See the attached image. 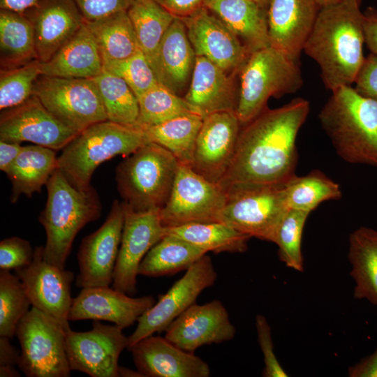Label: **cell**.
Returning <instances> with one entry per match:
<instances>
[{
  "label": "cell",
  "instance_id": "cell-1",
  "mask_svg": "<svg viewBox=\"0 0 377 377\" xmlns=\"http://www.w3.org/2000/svg\"><path fill=\"white\" fill-rule=\"evenodd\" d=\"M309 110V101L297 98L280 108H266L243 125L219 184L283 185L296 175V139Z\"/></svg>",
  "mask_w": 377,
  "mask_h": 377
},
{
  "label": "cell",
  "instance_id": "cell-2",
  "mask_svg": "<svg viewBox=\"0 0 377 377\" xmlns=\"http://www.w3.org/2000/svg\"><path fill=\"white\" fill-rule=\"evenodd\" d=\"M360 0H343L320 8L303 51L319 66L331 91L354 84L364 57Z\"/></svg>",
  "mask_w": 377,
  "mask_h": 377
},
{
  "label": "cell",
  "instance_id": "cell-3",
  "mask_svg": "<svg viewBox=\"0 0 377 377\" xmlns=\"http://www.w3.org/2000/svg\"><path fill=\"white\" fill-rule=\"evenodd\" d=\"M335 151L346 162L377 167V102L345 86L332 95L318 116Z\"/></svg>",
  "mask_w": 377,
  "mask_h": 377
},
{
  "label": "cell",
  "instance_id": "cell-4",
  "mask_svg": "<svg viewBox=\"0 0 377 377\" xmlns=\"http://www.w3.org/2000/svg\"><path fill=\"white\" fill-rule=\"evenodd\" d=\"M45 186L47 201L39 216L46 234L44 255L48 262L65 269L75 237L84 226L100 217L102 206L91 185L76 188L58 168Z\"/></svg>",
  "mask_w": 377,
  "mask_h": 377
},
{
  "label": "cell",
  "instance_id": "cell-5",
  "mask_svg": "<svg viewBox=\"0 0 377 377\" xmlns=\"http://www.w3.org/2000/svg\"><path fill=\"white\" fill-rule=\"evenodd\" d=\"M149 142L144 130L106 120L77 135L57 158V168L78 188L91 186L95 170L117 155L128 156Z\"/></svg>",
  "mask_w": 377,
  "mask_h": 377
},
{
  "label": "cell",
  "instance_id": "cell-6",
  "mask_svg": "<svg viewBox=\"0 0 377 377\" xmlns=\"http://www.w3.org/2000/svg\"><path fill=\"white\" fill-rule=\"evenodd\" d=\"M179 163L158 144L142 145L115 170L122 202L137 212L161 209L170 197Z\"/></svg>",
  "mask_w": 377,
  "mask_h": 377
},
{
  "label": "cell",
  "instance_id": "cell-7",
  "mask_svg": "<svg viewBox=\"0 0 377 377\" xmlns=\"http://www.w3.org/2000/svg\"><path fill=\"white\" fill-rule=\"evenodd\" d=\"M239 75L235 112L242 126L267 108L270 97L295 93L303 84L298 61L272 46L251 54Z\"/></svg>",
  "mask_w": 377,
  "mask_h": 377
},
{
  "label": "cell",
  "instance_id": "cell-8",
  "mask_svg": "<svg viewBox=\"0 0 377 377\" xmlns=\"http://www.w3.org/2000/svg\"><path fill=\"white\" fill-rule=\"evenodd\" d=\"M223 188L226 202L218 221L251 237L272 242L289 209L283 184H232Z\"/></svg>",
  "mask_w": 377,
  "mask_h": 377
},
{
  "label": "cell",
  "instance_id": "cell-9",
  "mask_svg": "<svg viewBox=\"0 0 377 377\" xmlns=\"http://www.w3.org/2000/svg\"><path fill=\"white\" fill-rule=\"evenodd\" d=\"M18 367L27 377H68L66 332L54 320L31 306L18 323Z\"/></svg>",
  "mask_w": 377,
  "mask_h": 377
},
{
  "label": "cell",
  "instance_id": "cell-10",
  "mask_svg": "<svg viewBox=\"0 0 377 377\" xmlns=\"http://www.w3.org/2000/svg\"><path fill=\"white\" fill-rule=\"evenodd\" d=\"M35 95L47 110L68 128L80 133L107 116L94 78H66L40 75Z\"/></svg>",
  "mask_w": 377,
  "mask_h": 377
},
{
  "label": "cell",
  "instance_id": "cell-11",
  "mask_svg": "<svg viewBox=\"0 0 377 377\" xmlns=\"http://www.w3.org/2000/svg\"><path fill=\"white\" fill-rule=\"evenodd\" d=\"M226 197V191L220 184L179 163L170 197L159 210L161 223L165 227H174L218 221Z\"/></svg>",
  "mask_w": 377,
  "mask_h": 377
},
{
  "label": "cell",
  "instance_id": "cell-12",
  "mask_svg": "<svg viewBox=\"0 0 377 377\" xmlns=\"http://www.w3.org/2000/svg\"><path fill=\"white\" fill-rule=\"evenodd\" d=\"M216 279L212 259L205 254L138 319L136 329L128 337L127 348L129 350L147 337L165 331L175 319L195 303L200 294L212 286Z\"/></svg>",
  "mask_w": 377,
  "mask_h": 377
},
{
  "label": "cell",
  "instance_id": "cell-13",
  "mask_svg": "<svg viewBox=\"0 0 377 377\" xmlns=\"http://www.w3.org/2000/svg\"><path fill=\"white\" fill-rule=\"evenodd\" d=\"M122 330L99 320H94L87 332L67 330L65 348L71 370L91 377H119V357L128 347V337Z\"/></svg>",
  "mask_w": 377,
  "mask_h": 377
},
{
  "label": "cell",
  "instance_id": "cell-14",
  "mask_svg": "<svg viewBox=\"0 0 377 377\" xmlns=\"http://www.w3.org/2000/svg\"><path fill=\"white\" fill-rule=\"evenodd\" d=\"M15 272L25 288L31 306L54 320L65 332L68 330L73 273L48 262L44 246H36L32 262Z\"/></svg>",
  "mask_w": 377,
  "mask_h": 377
},
{
  "label": "cell",
  "instance_id": "cell-15",
  "mask_svg": "<svg viewBox=\"0 0 377 377\" xmlns=\"http://www.w3.org/2000/svg\"><path fill=\"white\" fill-rule=\"evenodd\" d=\"M124 221L112 287L129 295L137 293L140 264L165 235L159 210L137 212L124 204Z\"/></svg>",
  "mask_w": 377,
  "mask_h": 377
},
{
  "label": "cell",
  "instance_id": "cell-16",
  "mask_svg": "<svg viewBox=\"0 0 377 377\" xmlns=\"http://www.w3.org/2000/svg\"><path fill=\"white\" fill-rule=\"evenodd\" d=\"M124 221L123 203L114 200L105 222L82 239L77 253V287L110 286L112 283Z\"/></svg>",
  "mask_w": 377,
  "mask_h": 377
},
{
  "label": "cell",
  "instance_id": "cell-17",
  "mask_svg": "<svg viewBox=\"0 0 377 377\" xmlns=\"http://www.w3.org/2000/svg\"><path fill=\"white\" fill-rule=\"evenodd\" d=\"M242 124L235 111L203 117L190 167L211 182H221L232 163Z\"/></svg>",
  "mask_w": 377,
  "mask_h": 377
},
{
  "label": "cell",
  "instance_id": "cell-18",
  "mask_svg": "<svg viewBox=\"0 0 377 377\" xmlns=\"http://www.w3.org/2000/svg\"><path fill=\"white\" fill-rule=\"evenodd\" d=\"M78 134L51 114L35 95L1 112L2 140L29 142L57 151L63 149Z\"/></svg>",
  "mask_w": 377,
  "mask_h": 377
},
{
  "label": "cell",
  "instance_id": "cell-19",
  "mask_svg": "<svg viewBox=\"0 0 377 377\" xmlns=\"http://www.w3.org/2000/svg\"><path fill=\"white\" fill-rule=\"evenodd\" d=\"M182 20L196 56L205 57L229 74L239 73L251 54L218 17L202 6Z\"/></svg>",
  "mask_w": 377,
  "mask_h": 377
},
{
  "label": "cell",
  "instance_id": "cell-20",
  "mask_svg": "<svg viewBox=\"0 0 377 377\" xmlns=\"http://www.w3.org/2000/svg\"><path fill=\"white\" fill-rule=\"evenodd\" d=\"M174 345L193 353L197 348L232 339L236 330L219 300L199 305L195 303L175 319L165 331Z\"/></svg>",
  "mask_w": 377,
  "mask_h": 377
},
{
  "label": "cell",
  "instance_id": "cell-21",
  "mask_svg": "<svg viewBox=\"0 0 377 377\" xmlns=\"http://www.w3.org/2000/svg\"><path fill=\"white\" fill-rule=\"evenodd\" d=\"M155 302L151 295L133 297L112 287H85L73 298L68 320H106L124 330L137 322Z\"/></svg>",
  "mask_w": 377,
  "mask_h": 377
},
{
  "label": "cell",
  "instance_id": "cell-22",
  "mask_svg": "<svg viewBox=\"0 0 377 377\" xmlns=\"http://www.w3.org/2000/svg\"><path fill=\"white\" fill-rule=\"evenodd\" d=\"M129 350L144 377H208L210 368L193 353L186 351L165 337H147Z\"/></svg>",
  "mask_w": 377,
  "mask_h": 377
},
{
  "label": "cell",
  "instance_id": "cell-23",
  "mask_svg": "<svg viewBox=\"0 0 377 377\" xmlns=\"http://www.w3.org/2000/svg\"><path fill=\"white\" fill-rule=\"evenodd\" d=\"M320 8L316 0H269L270 46L299 61Z\"/></svg>",
  "mask_w": 377,
  "mask_h": 377
},
{
  "label": "cell",
  "instance_id": "cell-24",
  "mask_svg": "<svg viewBox=\"0 0 377 377\" xmlns=\"http://www.w3.org/2000/svg\"><path fill=\"white\" fill-rule=\"evenodd\" d=\"M22 14L33 24L36 53L42 62L48 61L84 23L73 0H38Z\"/></svg>",
  "mask_w": 377,
  "mask_h": 377
},
{
  "label": "cell",
  "instance_id": "cell-25",
  "mask_svg": "<svg viewBox=\"0 0 377 377\" xmlns=\"http://www.w3.org/2000/svg\"><path fill=\"white\" fill-rule=\"evenodd\" d=\"M195 57L184 21L175 17L164 34L150 65L158 81L182 97L188 90Z\"/></svg>",
  "mask_w": 377,
  "mask_h": 377
},
{
  "label": "cell",
  "instance_id": "cell-26",
  "mask_svg": "<svg viewBox=\"0 0 377 377\" xmlns=\"http://www.w3.org/2000/svg\"><path fill=\"white\" fill-rule=\"evenodd\" d=\"M203 57L196 56L194 69L184 98L203 117L218 112L235 111L238 93L235 76Z\"/></svg>",
  "mask_w": 377,
  "mask_h": 377
},
{
  "label": "cell",
  "instance_id": "cell-27",
  "mask_svg": "<svg viewBox=\"0 0 377 377\" xmlns=\"http://www.w3.org/2000/svg\"><path fill=\"white\" fill-rule=\"evenodd\" d=\"M203 6L235 34L250 54L270 46L267 8L251 0H205Z\"/></svg>",
  "mask_w": 377,
  "mask_h": 377
},
{
  "label": "cell",
  "instance_id": "cell-28",
  "mask_svg": "<svg viewBox=\"0 0 377 377\" xmlns=\"http://www.w3.org/2000/svg\"><path fill=\"white\" fill-rule=\"evenodd\" d=\"M103 71L96 40L84 23L77 33L47 61L42 75L66 78H94Z\"/></svg>",
  "mask_w": 377,
  "mask_h": 377
},
{
  "label": "cell",
  "instance_id": "cell-29",
  "mask_svg": "<svg viewBox=\"0 0 377 377\" xmlns=\"http://www.w3.org/2000/svg\"><path fill=\"white\" fill-rule=\"evenodd\" d=\"M57 168L56 150L37 145L23 146L6 173L12 185L11 202L22 195L31 198L40 192Z\"/></svg>",
  "mask_w": 377,
  "mask_h": 377
},
{
  "label": "cell",
  "instance_id": "cell-30",
  "mask_svg": "<svg viewBox=\"0 0 377 377\" xmlns=\"http://www.w3.org/2000/svg\"><path fill=\"white\" fill-rule=\"evenodd\" d=\"M348 260L354 297L377 306V230L362 226L349 237Z\"/></svg>",
  "mask_w": 377,
  "mask_h": 377
},
{
  "label": "cell",
  "instance_id": "cell-31",
  "mask_svg": "<svg viewBox=\"0 0 377 377\" xmlns=\"http://www.w3.org/2000/svg\"><path fill=\"white\" fill-rule=\"evenodd\" d=\"M84 23L96 40L103 62L125 59L140 50L126 10Z\"/></svg>",
  "mask_w": 377,
  "mask_h": 377
},
{
  "label": "cell",
  "instance_id": "cell-32",
  "mask_svg": "<svg viewBox=\"0 0 377 377\" xmlns=\"http://www.w3.org/2000/svg\"><path fill=\"white\" fill-rule=\"evenodd\" d=\"M36 59L31 21L22 13L0 8L1 69L17 67Z\"/></svg>",
  "mask_w": 377,
  "mask_h": 377
},
{
  "label": "cell",
  "instance_id": "cell-33",
  "mask_svg": "<svg viewBox=\"0 0 377 377\" xmlns=\"http://www.w3.org/2000/svg\"><path fill=\"white\" fill-rule=\"evenodd\" d=\"M206 253L183 239L165 234L141 261L138 275L158 277L187 270Z\"/></svg>",
  "mask_w": 377,
  "mask_h": 377
},
{
  "label": "cell",
  "instance_id": "cell-34",
  "mask_svg": "<svg viewBox=\"0 0 377 377\" xmlns=\"http://www.w3.org/2000/svg\"><path fill=\"white\" fill-rule=\"evenodd\" d=\"M165 234L178 237L207 253H243L251 237L219 221L165 227Z\"/></svg>",
  "mask_w": 377,
  "mask_h": 377
},
{
  "label": "cell",
  "instance_id": "cell-35",
  "mask_svg": "<svg viewBox=\"0 0 377 377\" xmlns=\"http://www.w3.org/2000/svg\"><path fill=\"white\" fill-rule=\"evenodd\" d=\"M202 121V115L188 114L143 130L149 142L163 147L170 151L180 163L190 166Z\"/></svg>",
  "mask_w": 377,
  "mask_h": 377
},
{
  "label": "cell",
  "instance_id": "cell-36",
  "mask_svg": "<svg viewBox=\"0 0 377 377\" xmlns=\"http://www.w3.org/2000/svg\"><path fill=\"white\" fill-rule=\"evenodd\" d=\"M126 11L140 49L151 64L164 34L176 17L155 0H132Z\"/></svg>",
  "mask_w": 377,
  "mask_h": 377
},
{
  "label": "cell",
  "instance_id": "cell-37",
  "mask_svg": "<svg viewBox=\"0 0 377 377\" xmlns=\"http://www.w3.org/2000/svg\"><path fill=\"white\" fill-rule=\"evenodd\" d=\"M289 209L311 213L321 202L339 200V185L320 170H312L304 176L295 175L283 184Z\"/></svg>",
  "mask_w": 377,
  "mask_h": 377
},
{
  "label": "cell",
  "instance_id": "cell-38",
  "mask_svg": "<svg viewBox=\"0 0 377 377\" xmlns=\"http://www.w3.org/2000/svg\"><path fill=\"white\" fill-rule=\"evenodd\" d=\"M107 116V119L126 126H137L138 99L127 83L106 71L94 78Z\"/></svg>",
  "mask_w": 377,
  "mask_h": 377
},
{
  "label": "cell",
  "instance_id": "cell-39",
  "mask_svg": "<svg viewBox=\"0 0 377 377\" xmlns=\"http://www.w3.org/2000/svg\"><path fill=\"white\" fill-rule=\"evenodd\" d=\"M138 99L139 116L137 125L142 129L182 115L200 114L184 97L172 92L161 83L156 84Z\"/></svg>",
  "mask_w": 377,
  "mask_h": 377
},
{
  "label": "cell",
  "instance_id": "cell-40",
  "mask_svg": "<svg viewBox=\"0 0 377 377\" xmlns=\"http://www.w3.org/2000/svg\"><path fill=\"white\" fill-rule=\"evenodd\" d=\"M31 303L16 274L0 269V336L15 335L18 323L30 310Z\"/></svg>",
  "mask_w": 377,
  "mask_h": 377
},
{
  "label": "cell",
  "instance_id": "cell-41",
  "mask_svg": "<svg viewBox=\"0 0 377 377\" xmlns=\"http://www.w3.org/2000/svg\"><path fill=\"white\" fill-rule=\"evenodd\" d=\"M41 74L42 61L38 59L17 67L1 69V111L19 105L33 96L34 84Z\"/></svg>",
  "mask_w": 377,
  "mask_h": 377
},
{
  "label": "cell",
  "instance_id": "cell-42",
  "mask_svg": "<svg viewBox=\"0 0 377 377\" xmlns=\"http://www.w3.org/2000/svg\"><path fill=\"white\" fill-rule=\"evenodd\" d=\"M310 213L289 209L280 222L272 242L278 246L279 259L289 268L304 269L302 238Z\"/></svg>",
  "mask_w": 377,
  "mask_h": 377
},
{
  "label": "cell",
  "instance_id": "cell-43",
  "mask_svg": "<svg viewBox=\"0 0 377 377\" xmlns=\"http://www.w3.org/2000/svg\"><path fill=\"white\" fill-rule=\"evenodd\" d=\"M103 70L123 79L138 98L161 83L141 50L125 59L103 61Z\"/></svg>",
  "mask_w": 377,
  "mask_h": 377
},
{
  "label": "cell",
  "instance_id": "cell-44",
  "mask_svg": "<svg viewBox=\"0 0 377 377\" xmlns=\"http://www.w3.org/2000/svg\"><path fill=\"white\" fill-rule=\"evenodd\" d=\"M34 249L30 242L11 237L0 242V269L16 270L28 266L33 260Z\"/></svg>",
  "mask_w": 377,
  "mask_h": 377
},
{
  "label": "cell",
  "instance_id": "cell-45",
  "mask_svg": "<svg viewBox=\"0 0 377 377\" xmlns=\"http://www.w3.org/2000/svg\"><path fill=\"white\" fill-rule=\"evenodd\" d=\"M256 328L258 341L264 357L263 376L266 377L288 376L274 353L271 328L264 316L259 314L256 316Z\"/></svg>",
  "mask_w": 377,
  "mask_h": 377
},
{
  "label": "cell",
  "instance_id": "cell-46",
  "mask_svg": "<svg viewBox=\"0 0 377 377\" xmlns=\"http://www.w3.org/2000/svg\"><path fill=\"white\" fill-rule=\"evenodd\" d=\"M84 21H94L127 10L132 0H73Z\"/></svg>",
  "mask_w": 377,
  "mask_h": 377
},
{
  "label": "cell",
  "instance_id": "cell-47",
  "mask_svg": "<svg viewBox=\"0 0 377 377\" xmlns=\"http://www.w3.org/2000/svg\"><path fill=\"white\" fill-rule=\"evenodd\" d=\"M355 89L362 96L377 102V56L364 58L354 82Z\"/></svg>",
  "mask_w": 377,
  "mask_h": 377
},
{
  "label": "cell",
  "instance_id": "cell-48",
  "mask_svg": "<svg viewBox=\"0 0 377 377\" xmlns=\"http://www.w3.org/2000/svg\"><path fill=\"white\" fill-rule=\"evenodd\" d=\"M172 15L179 18L189 17L203 6L205 0H155Z\"/></svg>",
  "mask_w": 377,
  "mask_h": 377
},
{
  "label": "cell",
  "instance_id": "cell-49",
  "mask_svg": "<svg viewBox=\"0 0 377 377\" xmlns=\"http://www.w3.org/2000/svg\"><path fill=\"white\" fill-rule=\"evenodd\" d=\"M364 43L377 56V9L367 8L363 13Z\"/></svg>",
  "mask_w": 377,
  "mask_h": 377
},
{
  "label": "cell",
  "instance_id": "cell-50",
  "mask_svg": "<svg viewBox=\"0 0 377 377\" xmlns=\"http://www.w3.org/2000/svg\"><path fill=\"white\" fill-rule=\"evenodd\" d=\"M20 144L0 140V170L6 174L22 149L23 146Z\"/></svg>",
  "mask_w": 377,
  "mask_h": 377
},
{
  "label": "cell",
  "instance_id": "cell-51",
  "mask_svg": "<svg viewBox=\"0 0 377 377\" xmlns=\"http://www.w3.org/2000/svg\"><path fill=\"white\" fill-rule=\"evenodd\" d=\"M350 377H377V349L348 369Z\"/></svg>",
  "mask_w": 377,
  "mask_h": 377
},
{
  "label": "cell",
  "instance_id": "cell-52",
  "mask_svg": "<svg viewBox=\"0 0 377 377\" xmlns=\"http://www.w3.org/2000/svg\"><path fill=\"white\" fill-rule=\"evenodd\" d=\"M20 354L10 342V338L0 336V366L18 365Z\"/></svg>",
  "mask_w": 377,
  "mask_h": 377
},
{
  "label": "cell",
  "instance_id": "cell-53",
  "mask_svg": "<svg viewBox=\"0 0 377 377\" xmlns=\"http://www.w3.org/2000/svg\"><path fill=\"white\" fill-rule=\"evenodd\" d=\"M38 0H0V8L24 13Z\"/></svg>",
  "mask_w": 377,
  "mask_h": 377
},
{
  "label": "cell",
  "instance_id": "cell-54",
  "mask_svg": "<svg viewBox=\"0 0 377 377\" xmlns=\"http://www.w3.org/2000/svg\"><path fill=\"white\" fill-rule=\"evenodd\" d=\"M0 376L19 377L20 376V374L18 371L15 368V366H0Z\"/></svg>",
  "mask_w": 377,
  "mask_h": 377
},
{
  "label": "cell",
  "instance_id": "cell-55",
  "mask_svg": "<svg viewBox=\"0 0 377 377\" xmlns=\"http://www.w3.org/2000/svg\"><path fill=\"white\" fill-rule=\"evenodd\" d=\"M118 375L121 377H144V376L138 370L133 369L119 366Z\"/></svg>",
  "mask_w": 377,
  "mask_h": 377
},
{
  "label": "cell",
  "instance_id": "cell-56",
  "mask_svg": "<svg viewBox=\"0 0 377 377\" xmlns=\"http://www.w3.org/2000/svg\"><path fill=\"white\" fill-rule=\"evenodd\" d=\"M318 4L319 5L320 8L325 6H329L331 4H334L338 2H340L343 0H316Z\"/></svg>",
  "mask_w": 377,
  "mask_h": 377
},
{
  "label": "cell",
  "instance_id": "cell-57",
  "mask_svg": "<svg viewBox=\"0 0 377 377\" xmlns=\"http://www.w3.org/2000/svg\"><path fill=\"white\" fill-rule=\"evenodd\" d=\"M251 1L257 3L262 7L265 8L267 9L269 2V0H251Z\"/></svg>",
  "mask_w": 377,
  "mask_h": 377
}]
</instances>
